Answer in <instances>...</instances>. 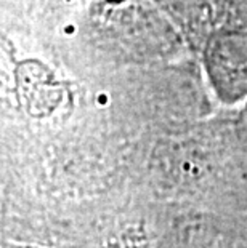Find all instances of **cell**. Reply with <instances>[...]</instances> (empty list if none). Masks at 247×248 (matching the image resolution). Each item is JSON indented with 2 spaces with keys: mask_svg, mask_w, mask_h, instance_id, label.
Returning a JSON list of instances; mask_svg holds the SVG:
<instances>
[{
  "mask_svg": "<svg viewBox=\"0 0 247 248\" xmlns=\"http://www.w3.org/2000/svg\"><path fill=\"white\" fill-rule=\"evenodd\" d=\"M210 53V66L223 85L238 83L247 85V34L223 35L214 45Z\"/></svg>",
  "mask_w": 247,
  "mask_h": 248,
  "instance_id": "cell-1",
  "label": "cell"
}]
</instances>
